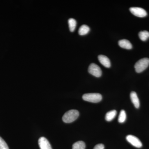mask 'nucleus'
Returning <instances> with one entry per match:
<instances>
[{
  "instance_id": "nucleus-1",
  "label": "nucleus",
  "mask_w": 149,
  "mask_h": 149,
  "mask_svg": "<svg viewBox=\"0 0 149 149\" xmlns=\"http://www.w3.org/2000/svg\"><path fill=\"white\" fill-rule=\"evenodd\" d=\"M79 116V112L77 110H70L67 111L62 117V120L65 123H70L74 121Z\"/></svg>"
},
{
  "instance_id": "nucleus-2",
  "label": "nucleus",
  "mask_w": 149,
  "mask_h": 149,
  "mask_svg": "<svg viewBox=\"0 0 149 149\" xmlns=\"http://www.w3.org/2000/svg\"><path fill=\"white\" fill-rule=\"evenodd\" d=\"M83 99L85 101L98 103L102 100V95L99 93H88L83 95Z\"/></svg>"
},
{
  "instance_id": "nucleus-3",
  "label": "nucleus",
  "mask_w": 149,
  "mask_h": 149,
  "mask_svg": "<svg viewBox=\"0 0 149 149\" xmlns=\"http://www.w3.org/2000/svg\"><path fill=\"white\" fill-rule=\"evenodd\" d=\"M149 65V59L144 58L137 61L135 65V68L136 72L140 73L145 70Z\"/></svg>"
},
{
  "instance_id": "nucleus-4",
  "label": "nucleus",
  "mask_w": 149,
  "mask_h": 149,
  "mask_svg": "<svg viewBox=\"0 0 149 149\" xmlns=\"http://www.w3.org/2000/svg\"><path fill=\"white\" fill-rule=\"evenodd\" d=\"M88 72L93 76L96 77H101L102 71L100 68L95 63H91L88 68Z\"/></svg>"
},
{
  "instance_id": "nucleus-5",
  "label": "nucleus",
  "mask_w": 149,
  "mask_h": 149,
  "mask_svg": "<svg viewBox=\"0 0 149 149\" xmlns=\"http://www.w3.org/2000/svg\"><path fill=\"white\" fill-rule=\"evenodd\" d=\"M126 140L133 146L137 148H141L142 147V143L141 141L137 137L129 135L126 136Z\"/></svg>"
},
{
  "instance_id": "nucleus-6",
  "label": "nucleus",
  "mask_w": 149,
  "mask_h": 149,
  "mask_svg": "<svg viewBox=\"0 0 149 149\" xmlns=\"http://www.w3.org/2000/svg\"><path fill=\"white\" fill-rule=\"evenodd\" d=\"M130 11L133 15L138 17H143L147 15V12L146 10L141 8H130Z\"/></svg>"
},
{
  "instance_id": "nucleus-7",
  "label": "nucleus",
  "mask_w": 149,
  "mask_h": 149,
  "mask_svg": "<svg viewBox=\"0 0 149 149\" xmlns=\"http://www.w3.org/2000/svg\"><path fill=\"white\" fill-rule=\"evenodd\" d=\"M38 143L40 149H52L49 142L45 137L40 138L38 141Z\"/></svg>"
},
{
  "instance_id": "nucleus-8",
  "label": "nucleus",
  "mask_w": 149,
  "mask_h": 149,
  "mask_svg": "<svg viewBox=\"0 0 149 149\" xmlns=\"http://www.w3.org/2000/svg\"><path fill=\"white\" fill-rule=\"evenodd\" d=\"M98 60L104 66L109 68L111 66L110 61L109 58L106 56L103 55H100L98 56Z\"/></svg>"
},
{
  "instance_id": "nucleus-9",
  "label": "nucleus",
  "mask_w": 149,
  "mask_h": 149,
  "mask_svg": "<svg viewBox=\"0 0 149 149\" xmlns=\"http://www.w3.org/2000/svg\"><path fill=\"white\" fill-rule=\"evenodd\" d=\"M130 99L133 105L136 108H139L140 106V101L137 96V94L135 92L133 91L130 94Z\"/></svg>"
},
{
  "instance_id": "nucleus-10",
  "label": "nucleus",
  "mask_w": 149,
  "mask_h": 149,
  "mask_svg": "<svg viewBox=\"0 0 149 149\" xmlns=\"http://www.w3.org/2000/svg\"><path fill=\"white\" fill-rule=\"evenodd\" d=\"M118 45L120 47L126 49H130L132 48V44L127 40H120L118 42Z\"/></svg>"
},
{
  "instance_id": "nucleus-11",
  "label": "nucleus",
  "mask_w": 149,
  "mask_h": 149,
  "mask_svg": "<svg viewBox=\"0 0 149 149\" xmlns=\"http://www.w3.org/2000/svg\"><path fill=\"white\" fill-rule=\"evenodd\" d=\"M117 114V111L115 110L108 112L105 116V119L107 121H111L114 119Z\"/></svg>"
},
{
  "instance_id": "nucleus-12",
  "label": "nucleus",
  "mask_w": 149,
  "mask_h": 149,
  "mask_svg": "<svg viewBox=\"0 0 149 149\" xmlns=\"http://www.w3.org/2000/svg\"><path fill=\"white\" fill-rule=\"evenodd\" d=\"M90 30V27L88 25L83 24L79 28L78 33L80 35H86L89 32Z\"/></svg>"
},
{
  "instance_id": "nucleus-13",
  "label": "nucleus",
  "mask_w": 149,
  "mask_h": 149,
  "mask_svg": "<svg viewBox=\"0 0 149 149\" xmlns=\"http://www.w3.org/2000/svg\"><path fill=\"white\" fill-rule=\"evenodd\" d=\"M85 143L83 141H79L73 144L72 149H85Z\"/></svg>"
},
{
  "instance_id": "nucleus-14",
  "label": "nucleus",
  "mask_w": 149,
  "mask_h": 149,
  "mask_svg": "<svg viewBox=\"0 0 149 149\" xmlns=\"http://www.w3.org/2000/svg\"><path fill=\"white\" fill-rule=\"evenodd\" d=\"M68 23L70 32H74L75 28H76V24H77V22H76V20L74 19L70 18L68 19Z\"/></svg>"
},
{
  "instance_id": "nucleus-15",
  "label": "nucleus",
  "mask_w": 149,
  "mask_h": 149,
  "mask_svg": "<svg viewBox=\"0 0 149 149\" xmlns=\"http://www.w3.org/2000/svg\"><path fill=\"white\" fill-rule=\"evenodd\" d=\"M139 35L140 39L144 42L149 38V32L147 31H141L139 32Z\"/></svg>"
},
{
  "instance_id": "nucleus-16",
  "label": "nucleus",
  "mask_w": 149,
  "mask_h": 149,
  "mask_svg": "<svg viewBox=\"0 0 149 149\" xmlns=\"http://www.w3.org/2000/svg\"><path fill=\"white\" fill-rule=\"evenodd\" d=\"M126 119V113L124 110H122L120 111L118 118V121L120 123H123L125 122Z\"/></svg>"
},
{
  "instance_id": "nucleus-17",
  "label": "nucleus",
  "mask_w": 149,
  "mask_h": 149,
  "mask_svg": "<svg viewBox=\"0 0 149 149\" xmlns=\"http://www.w3.org/2000/svg\"><path fill=\"white\" fill-rule=\"evenodd\" d=\"M0 149H9L7 144L3 139L0 137Z\"/></svg>"
},
{
  "instance_id": "nucleus-18",
  "label": "nucleus",
  "mask_w": 149,
  "mask_h": 149,
  "mask_svg": "<svg viewBox=\"0 0 149 149\" xmlns=\"http://www.w3.org/2000/svg\"><path fill=\"white\" fill-rule=\"evenodd\" d=\"M104 146L103 144H99L96 145L93 149H104Z\"/></svg>"
}]
</instances>
